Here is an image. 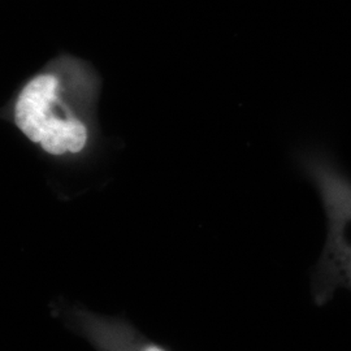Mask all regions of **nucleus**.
Listing matches in <instances>:
<instances>
[{
  "label": "nucleus",
  "mask_w": 351,
  "mask_h": 351,
  "mask_svg": "<svg viewBox=\"0 0 351 351\" xmlns=\"http://www.w3.org/2000/svg\"><path fill=\"white\" fill-rule=\"evenodd\" d=\"M141 351H164L163 349H160V348H158V346H155V345H147V346H145L143 349Z\"/></svg>",
  "instance_id": "obj_3"
},
{
  "label": "nucleus",
  "mask_w": 351,
  "mask_h": 351,
  "mask_svg": "<svg viewBox=\"0 0 351 351\" xmlns=\"http://www.w3.org/2000/svg\"><path fill=\"white\" fill-rule=\"evenodd\" d=\"M302 164L326 213V243L311 276L315 304L324 306L339 289L351 291V177L323 147L306 151Z\"/></svg>",
  "instance_id": "obj_1"
},
{
  "label": "nucleus",
  "mask_w": 351,
  "mask_h": 351,
  "mask_svg": "<svg viewBox=\"0 0 351 351\" xmlns=\"http://www.w3.org/2000/svg\"><path fill=\"white\" fill-rule=\"evenodd\" d=\"M59 82L53 75H39L23 90L16 104V124L27 138L39 143L47 128L58 119L53 114Z\"/></svg>",
  "instance_id": "obj_2"
}]
</instances>
